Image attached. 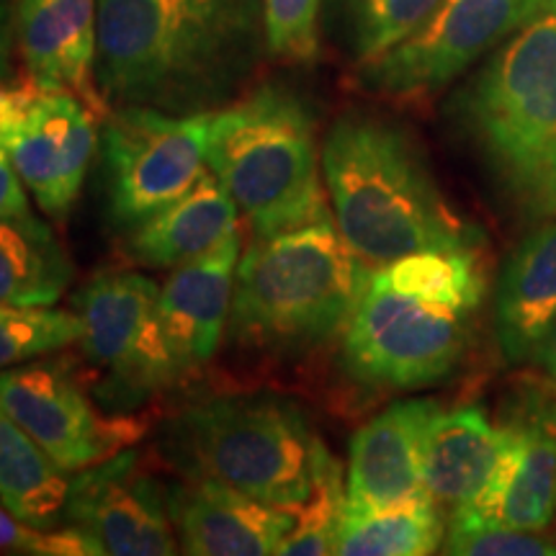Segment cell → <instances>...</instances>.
Here are the masks:
<instances>
[{"label":"cell","instance_id":"obj_1","mask_svg":"<svg viewBox=\"0 0 556 556\" xmlns=\"http://www.w3.org/2000/svg\"><path fill=\"white\" fill-rule=\"evenodd\" d=\"M266 52L263 0H99L96 83L109 109L212 114Z\"/></svg>","mask_w":556,"mask_h":556},{"label":"cell","instance_id":"obj_2","mask_svg":"<svg viewBox=\"0 0 556 556\" xmlns=\"http://www.w3.org/2000/svg\"><path fill=\"white\" fill-rule=\"evenodd\" d=\"M323 176L340 235L368 266L477 248L475 227L451 208L415 139L384 116H340L325 135Z\"/></svg>","mask_w":556,"mask_h":556},{"label":"cell","instance_id":"obj_3","mask_svg":"<svg viewBox=\"0 0 556 556\" xmlns=\"http://www.w3.org/2000/svg\"><path fill=\"white\" fill-rule=\"evenodd\" d=\"M454 114L507 206L556 217V0H546L458 90Z\"/></svg>","mask_w":556,"mask_h":556},{"label":"cell","instance_id":"obj_4","mask_svg":"<svg viewBox=\"0 0 556 556\" xmlns=\"http://www.w3.org/2000/svg\"><path fill=\"white\" fill-rule=\"evenodd\" d=\"M371 274L332 217L255 238L235 274L229 336L270 356L312 351L345 332Z\"/></svg>","mask_w":556,"mask_h":556},{"label":"cell","instance_id":"obj_5","mask_svg":"<svg viewBox=\"0 0 556 556\" xmlns=\"http://www.w3.org/2000/svg\"><path fill=\"white\" fill-rule=\"evenodd\" d=\"M206 168L238 201L255 238L330 219L315 116L281 83H263L208 114Z\"/></svg>","mask_w":556,"mask_h":556},{"label":"cell","instance_id":"obj_6","mask_svg":"<svg viewBox=\"0 0 556 556\" xmlns=\"http://www.w3.org/2000/svg\"><path fill=\"white\" fill-rule=\"evenodd\" d=\"M315 443L302 409L274 394L199 400L157 433L160 456L184 479H212L283 510L309 495Z\"/></svg>","mask_w":556,"mask_h":556},{"label":"cell","instance_id":"obj_7","mask_svg":"<svg viewBox=\"0 0 556 556\" xmlns=\"http://www.w3.org/2000/svg\"><path fill=\"white\" fill-rule=\"evenodd\" d=\"M160 289L137 270H99L75 296L83 323L80 348L106 379L99 387L103 405L127 413L178 384L157 312Z\"/></svg>","mask_w":556,"mask_h":556},{"label":"cell","instance_id":"obj_8","mask_svg":"<svg viewBox=\"0 0 556 556\" xmlns=\"http://www.w3.org/2000/svg\"><path fill=\"white\" fill-rule=\"evenodd\" d=\"M469 315L368 281L343 332L345 368L361 384L426 389L448 379L467 351Z\"/></svg>","mask_w":556,"mask_h":556},{"label":"cell","instance_id":"obj_9","mask_svg":"<svg viewBox=\"0 0 556 556\" xmlns=\"http://www.w3.org/2000/svg\"><path fill=\"white\" fill-rule=\"evenodd\" d=\"M208 114H165L148 106H111L101 119V163L109 217L135 229L184 197L206 173Z\"/></svg>","mask_w":556,"mask_h":556},{"label":"cell","instance_id":"obj_10","mask_svg":"<svg viewBox=\"0 0 556 556\" xmlns=\"http://www.w3.org/2000/svg\"><path fill=\"white\" fill-rule=\"evenodd\" d=\"M546 0H438L433 13L397 47L358 67L368 93L422 103L495 52Z\"/></svg>","mask_w":556,"mask_h":556},{"label":"cell","instance_id":"obj_11","mask_svg":"<svg viewBox=\"0 0 556 556\" xmlns=\"http://www.w3.org/2000/svg\"><path fill=\"white\" fill-rule=\"evenodd\" d=\"M99 116L67 90L0 83V148L47 217L65 219L99 148Z\"/></svg>","mask_w":556,"mask_h":556},{"label":"cell","instance_id":"obj_12","mask_svg":"<svg viewBox=\"0 0 556 556\" xmlns=\"http://www.w3.org/2000/svg\"><path fill=\"white\" fill-rule=\"evenodd\" d=\"M0 409L67 475L122 454L144 433V422L135 417L101 415L70 377L67 366L54 361L3 368Z\"/></svg>","mask_w":556,"mask_h":556},{"label":"cell","instance_id":"obj_13","mask_svg":"<svg viewBox=\"0 0 556 556\" xmlns=\"http://www.w3.org/2000/svg\"><path fill=\"white\" fill-rule=\"evenodd\" d=\"M65 526L78 528L111 556H170L180 546L168 500L135 451L73 477Z\"/></svg>","mask_w":556,"mask_h":556},{"label":"cell","instance_id":"obj_14","mask_svg":"<svg viewBox=\"0 0 556 556\" xmlns=\"http://www.w3.org/2000/svg\"><path fill=\"white\" fill-rule=\"evenodd\" d=\"M505 451L477 505L484 518L546 531L556 513V381L528 379L507 407Z\"/></svg>","mask_w":556,"mask_h":556},{"label":"cell","instance_id":"obj_15","mask_svg":"<svg viewBox=\"0 0 556 556\" xmlns=\"http://www.w3.org/2000/svg\"><path fill=\"white\" fill-rule=\"evenodd\" d=\"M13 29L26 78L78 96L99 119L109 114L96 83L99 0H13Z\"/></svg>","mask_w":556,"mask_h":556},{"label":"cell","instance_id":"obj_16","mask_svg":"<svg viewBox=\"0 0 556 556\" xmlns=\"http://www.w3.org/2000/svg\"><path fill=\"white\" fill-rule=\"evenodd\" d=\"M180 552L191 556H268L281 552L294 510L266 505L212 479H186L165 492Z\"/></svg>","mask_w":556,"mask_h":556},{"label":"cell","instance_id":"obj_17","mask_svg":"<svg viewBox=\"0 0 556 556\" xmlns=\"http://www.w3.org/2000/svg\"><path fill=\"white\" fill-rule=\"evenodd\" d=\"M435 400L394 402L353 435L345 477V513H368L426 492L422 448Z\"/></svg>","mask_w":556,"mask_h":556},{"label":"cell","instance_id":"obj_18","mask_svg":"<svg viewBox=\"0 0 556 556\" xmlns=\"http://www.w3.org/2000/svg\"><path fill=\"white\" fill-rule=\"evenodd\" d=\"M238 263L240 232L212 253L173 268L160 289V325L180 379L208 364L217 353L232 312Z\"/></svg>","mask_w":556,"mask_h":556},{"label":"cell","instance_id":"obj_19","mask_svg":"<svg viewBox=\"0 0 556 556\" xmlns=\"http://www.w3.org/2000/svg\"><path fill=\"white\" fill-rule=\"evenodd\" d=\"M556 325V217L520 240L495 291V330L510 364H536Z\"/></svg>","mask_w":556,"mask_h":556},{"label":"cell","instance_id":"obj_20","mask_svg":"<svg viewBox=\"0 0 556 556\" xmlns=\"http://www.w3.org/2000/svg\"><path fill=\"white\" fill-rule=\"evenodd\" d=\"M505 441L503 422L495 426L479 405L435 415L422 448V482L443 516L477 505L495 477Z\"/></svg>","mask_w":556,"mask_h":556},{"label":"cell","instance_id":"obj_21","mask_svg":"<svg viewBox=\"0 0 556 556\" xmlns=\"http://www.w3.org/2000/svg\"><path fill=\"white\" fill-rule=\"evenodd\" d=\"M238 201L208 170L184 197L129 229L127 253L148 268L184 266L238 235Z\"/></svg>","mask_w":556,"mask_h":556},{"label":"cell","instance_id":"obj_22","mask_svg":"<svg viewBox=\"0 0 556 556\" xmlns=\"http://www.w3.org/2000/svg\"><path fill=\"white\" fill-rule=\"evenodd\" d=\"M70 475L0 409V505L24 526L58 531L67 523Z\"/></svg>","mask_w":556,"mask_h":556},{"label":"cell","instance_id":"obj_23","mask_svg":"<svg viewBox=\"0 0 556 556\" xmlns=\"http://www.w3.org/2000/svg\"><path fill=\"white\" fill-rule=\"evenodd\" d=\"M73 276V261L47 222L31 212L0 219V302L52 307Z\"/></svg>","mask_w":556,"mask_h":556},{"label":"cell","instance_id":"obj_24","mask_svg":"<svg viewBox=\"0 0 556 556\" xmlns=\"http://www.w3.org/2000/svg\"><path fill=\"white\" fill-rule=\"evenodd\" d=\"M446 536V516L428 492L368 513H345L338 533L340 556H426Z\"/></svg>","mask_w":556,"mask_h":556},{"label":"cell","instance_id":"obj_25","mask_svg":"<svg viewBox=\"0 0 556 556\" xmlns=\"http://www.w3.org/2000/svg\"><path fill=\"white\" fill-rule=\"evenodd\" d=\"M371 281L400 294L443 304L471 315L484 296V274L477 248L422 250L374 268Z\"/></svg>","mask_w":556,"mask_h":556},{"label":"cell","instance_id":"obj_26","mask_svg":"<svg viewBox=\"0 0 556 556\" xmlns=\"http://www.w3.org/2000/svg\"><path fill=\"white\" fill-rule=\"evenodd\" d=\"M438 0H323V26L356 67L407 39Z\"/></svg>","mask_w":556,"mask_h":556},{"label":"cell","instance_id":"obj_27","mask_svg":"<svg viewBox=\"0 0 556 556\" xmlns=\"http://www.w3.org/2000/svg\"><path fill=\"white\" fill-rule=\"evenodd\" d=\"M345 516L343 467L332 451L317 438L312 462V490L294 510V526L283 539V556H328L336 554L340 523Z\"/></svg>","mask_w":556,"mask_h":556},{"label":"cell","instance_id":"obj_28","mask_svg":"<svg viewBox=\"0 0 556 556\" xmlns=\"http://www.w3.org/2000/svg\"><path fill=\"white\" fill-rule=\"evenodd\" d=\"M78 312L52 307H13L0 302V371L24 361L50 356L80 343Z\"/></svg>","mask_w":556,"mask_h":556},{"label":"cell","instance_id":"obj_29","mask_svg":"<svg viewBox=\"0 0 556 556\" xmlns=\"http://www.w3.org/2000/svg\"><path fill=\"white\" fill-rule=\"evenodd\" d=\"M443 554L454 556H556V539L544 531H523L475 510L446 518Z\"/></svg>","mask_w":556,"mask_h":556},{"label":"cell","instance_id":"obj_30","mask_svg":"<svg viewBox=\"0 0 556 556\" xmlns=\"http://www.w3.org/2000/svg\"><path fill=\"white\" fill-rule=\"evenodd\" d=\"M268 52L283 62H312L319 54L323 0H263Z\"/></svg>","mask_w":556,"mask_h":556},{"label":"cell","instance_id":"obj_31","mask_svg":"<svg viewBox=\"0 0 556 556\" xmlns=\"http://www.w3.org/2000/svg\"><path fill=\"white\" fill-rule=\"evenodd\" d=\"M0 552L34 556H93L103 554L101 546L78 528L65 526L58 531H39L24 526L0 505Z\"/></svg>","mask_w":556,"mask_h":556},{"label":"cell","instance_id":"obj_32","mask_svg":"<svg viewBox=\"0 0 556 556\" xmlns=\"http://www.w3.org/2000/svg\"><path fill=\"white\" fill-rule=\"evenodd\" d=\"M26 186L21 176L13 168L11 157L0 148V219L5 217H21L29 214V197H26Z\"/></svg>","mask_w":556,"mask_h":556},{"label":"cell","instance_id":"obj_33","mask_svg":"<svg viewBox=\"0 0 556 556\" xmlns=\"http://www.w3.org/2000/svg\"><path fill=\"white\" fill-rule=\"evenodd\" d=\"M13 39H16V29H13V5L11 0H0V83L9 75Z\"/></svg>","mask_w":556,"mask_h":556},{"label":"cell","instance_id":"obj_34","mask_svg":"<svg viewBox=\"0 0 556 556\" xmlns=\"http://www.w3.org/2000/svg\"><path fill=\"white\" fill-rule=\"evenodd\" d=\"M536 364H539L541 368H544L548 379L556 381V325H554V330L548 332V338H546L544 348H541Z\"/></svg>","mask_w":556,"mask_h":556},{"label":"cell","instance_id":"obj_35","mask_svg":"<svg viewBox=\"0 0 556 556\" xmlns=\"http://www.w3.org/2000/svg\"><path fill=\"white\" fill-rule=\"evenodd\" d=\"M554 526H556V513H554Z\"/></svg>","mask_w":556,"mask_h":556}]
</instances>
